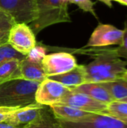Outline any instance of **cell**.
I'll use <instances>...</instances> for the list:
<instances>
[{"mask_svg":"<svg viewBox=\"0 0 127 128\" xmlns=\"http://www.w3.org/2000/svg\"><path fill=\"white\" fill-rule=\"evenodd\" d=\"M82 52L94 58L91 63L85 65L86 82L113 81L121 78L127 70V62L117 56L111 47L91 48Z\"/></svg>","mask_w":127,"mask_h":128,"instance_id":"obj_1","label":"cell"},{"mask_svg":"<svg viewBox=\"0 0 127 128\" xmlns=\"http://www.w3.org/2000/svg\"><path fill=\"white\" fill-rule=\"evenodd\" d=\"M39 82L14 80L0 85V106L24 107L36 104L35 92Z\"/></svg>","mask_w":127,"mask_h":128,"instance_id":"obj_2","label":"cell"},{"mask_svg":"<svg viewBox=\"0 0 127 128\" xmlns=\"http://www.w3.org/2000/svg\"><path fill=\"white\" fill-rule=\"evenodd\" d=\"M38 16L29 23V27L37 35L46 27L61 22H70L68 2L64 0H37Z\"/></svg>","mask_w":127,"mask_h":128,"instance_id":"obj_3","label":"cell"},{"mask_svg":"<svg viewBox=\"0 0 127 128\" xmlns=\"http://www.w3.org/2000/svg\"><path fill=\"white\" fill-rule=\"evenodd\" d=\"M0 10L10 15L16 23H31L38 16L37 0H0Z\"/></svg>","mask_w":127,"mask_h":128,"instance_id":"obj_4","label":"cell"},{"mask_svg":"<svg viewBox=\"0 0 127 128\" xmlns=\"http://www.w3.org/2000/svg\"><path fill=\"white\" fill-rule=\"evenodd\" d=\"M124 29L111 24H99L91 34L85 47L100 48L113 45L120 46L124 39Z\"/></svg>","mask_w":127,"mask_h":128,"instance_id":"obj_5","label":"cell"},{"mask_svg":"<svg viewBox=\"0 0 127 128\" xmlns=\"http://www.w3.org/2000/svg\"><path fill=\"white\" fill-rule=\"evenodd\" d=\"M7 44L16 52L28 56L36 46L35 34L25 23H15L9 34Z\"/></svg>","mask_w":127,"mask_h":128,"instance_id":"obj_6","label":"cell"},{"mask_svg":"<svg viewBox=\"0 0 127 128\" xmlns=\"http://www.w3.org/2000/svg\"><path fill=\"white\" fill-rule=\"evenodd\" d=\"M40 63L47 77L67 73L77 66L76 58L66 52L45 55Z\"/></svg>","mask_w":127,"mask_h":128,"instance_id":"obj_7","label":"cell"},{"mask_svg":"<svg viewBox=\"0 0 127 128\" xmlns=\"http://www.w3.org/2000/svg\"><path fill=\"white\" fill-rule=\"evenodd\" d=\"M70 89L62 84L48 78L42 81L35 92V101L43 106H51L58 104Z\"/></svg>","mask_w":127,"mask_h":128,"instance_id":"obj_8","label":"cell"},{"mask_svg":"<svg viewBox=\"0 0 127 128\" xmlns=\"http://www.w3.org/2000/svg\"><path fill=\"white\" fill-rule=\"evenodd\" d=\"M64 128H127V122L107 114L93 113L76 122L58 121Z\"/></svg>","mask_w":127,"mask_h":128,"instance_id":"obj_9","label":"cell"},{"mask_svg":"<svg viewBox=\"0 0 127 128\" xmlns=\"http://www.w3.org/2000/svg\"><path fill=\"white\" fill-rule=\"evenodd\" d=\"M57 104L70 106L91 113L106 114L107 110V104L99 102L87 94L79 92H74L71 90L70 92Z\"/></svg>","mask_w":127,"mask_h":128,"instance_id":"obj_10","label":"cell"},{"mask_svg":"<svg viewBox=\"0 0 127 128\" xmlns=\"http://www.w3.org/2000/svg\"><path fill=\"white\" fill-rule=\"evenodd\" d=\"M44 111V106L37 103L17 108L8 116L5 123L13 126L23 127L40 119Z\"/></svg>","mask_w":127,"mask_h":128,"instance_id":"obj_11","label":"cell"},{"mask_svg":"<svg viewBox=\"0 0 127 128\" xmlns=\"http://www.w3.org/2000/svg\"><path fill=\"white\" fill-rule=\"evenodd\" d=\"M47 78L56 81L70 89L76 88L86 82L85 65L77 64L75 68L67 73L50 76Z\"/></svg>","mask_w":127,"mask_h":128,"instance_id":"obj_12","label":"cell"},{"mask_svg":"<svg viewBox=\"0 0 127 128\" xmlns=\"http://www.w3.org/2000/svg\"><path fill=\"white\" fill-rule=\"evenodd\" d=\"M49 107L55 119L63 122H76L93 114L64 104H54Z\"/></svg>","mask_w":127,"mask_h":128,"instance_id":"obj_13","label":"cell"},{"mask_svg":"<svg viewBox=\"0 0 127 128\" xmlns=\"http://www.w3.org/2000/svg\"><path fill=\"white\" fill-rule=\"evenodd\" d=\"M19 69L22 80L40 83L47 78L40 62L33 61L27 57L20 61Z\"/></svg>","mask_w":127,"mask_h":128,"instance_id":"obj_14","label":"cell"},{"mask_svg":"<svg viewBox=\"0 0 127 128\" xmlns=\"http://www.w3.org/2000/svg\"><path fill=\"white\" fill-rule=\"evenodd\" d=\"M70 90L74 92L87 94L91 98L107 105L114 101L108 90L101 83L86 82L79 86L71 88Z\"/></svg>","mask_w":127,"mask_h":128,"instance_id":"obj_15","label":"cell"},{"mask_svg":"<svg viewBox=\"0 0 127 128\" xmlns=\"http://www.w3.org/2000/svg\"><path fill=\"white\" fill-rule=\"evenodd\" d=\"M19 63L20 60L12 59L0 65V85L14 80H22Z\"/></svg>","mask_w":127,"mask_h":128,"instance_id":"obj_16","label":"cell"},{"mask_svg":"<svg viewBox=\"0 0 127 128\" xmlns=\"http://www.w3.org/2000/svg\"><path fill=\"white\" fill-rule=\"evenodd\" d=\"M109 92L114 101L127 98V80L122 78L101 83Z\"/></svg>","mask_w":127,"mask_h":128,"instance_id":"obj_17","label":"cell"},{"mask_svg":"<svg viewBox=\"0 0 127 128\" xmlns=\"http://www.w3.org/2000/svg\"><path fill=\"white\" fill-rule=\"evenodd\" d=\"M15 23L10 15L0 10V46L7 44L10 31Z\"/></svg>","mask_w":127,"mask_h":128,"instance_id":"obj_18","label":"cell"},{"mask_svg":"<svg viewBox=\"0 0 127 128\" xmlns=\"http://www.w3.org/2000/svg\"><path fill=\"white\" fill-rule=\"evenodd\" d=\"M106 114L121 120L127 119V102L113 101L109 104Z\"/></svg>","mask_w":127,"mask_h":128,"instance_id":"obj_19","label":"cell"},{"mask_svg":"<svg viewBox=\"0 0 127 128\" xmlns=\"http://www.w3.org/2000/svg\"><path fill=\"white\" fill-rule=\"evenodd\" d=\"M24 128H64L55 118L50 116L45 110L42 117L38 121L25 125Z\"/></svg>","mask_w":127,"mask_h":128,"instance_id":"obj_20","label":"cell"},{"mask_svg":"<svg viewBox=\"0 0 127 128\" xmlns=\"http://www.w3.org/2000/svg\"><path fill=\"white\" fill-rule=\"evenodd\" d=\"M25 56L16 52L8 44L0 46V65L12 59H19L22 61L25 58Z\"/></svg>","mask_w":127,"mask_h":128,"instance_id":"obj_21","label":"cell"},{"mask_svg":"<svg viewBox=\"0 0 127 128\" xmlns=\"http://www.w3.org/2000/svg\"><path fill=\"white\" fill-rule=\"evenodd\" d=\"M124 39L122 41V44L118 46V47L112 48L114 53L126 61L127 62V19L124 22Z\"/></svg>","mask_w":127,"mask_h":128,"instance_id":"obj_22","label":"cell"},{"mask_svg":"<svg viewBox=\"0 0 127 128\" xmlns=\"http://www.w3.org/2000/svg\"><path fill=\"white\" fill-rule=\"evenodd\" d=\"M68 2L69 3L76 4L80 9H82L85 12H89L96 18H97L94 8V5L95 3L92 2V0H68Z\"/></svg>","mask_w":127,"mask_h":128,"instance_id":"obj_23","label":"cell"},{"mask_svg":"<svg viewBox=\"0 0 127 128\" xmlns=\"http://www.w3.org/2000/svg\"><path fill=\"white\" fill-rule=\"evenodd\" d=\"M18 107H4L0 106V123L5 122L8 116Z\"/></svg>","mask_w":127,"mask_h":128,"instance_id":"obj_24","label":"cell"},{"mask_svg":"<svg viewBox=\"0 0 127 128\" xmlns=\"http://www.w3.org/2000/svg\"><path fill=\"white\" fill-rule=\"evenodd\" d=\"M25 126L22 127V126H13L11 124H9L5 122H1L0 123V128H24Z\"/></svg>","mask_w":127,"mask_h":128,"instance_id":"obj_25","label":"cell"},{"mask_svg":"<svg viewBox=\"0 0 127 128\" xmlns=\"http://www.w3.org/2000/svg\"><path fill=\"white\" fill-rule=\"evenodd\" d=\"M98 1L104 3L109 8H112V1H114V0H98Z\"/></svg>","mask_w":127,"mask_h":128,"instance_id":"obj_26","label":"cell"},{"mask_svg":"<svg viewBox=\"0 0 127 128\" xmlns=\"http://www.w3.org/2000/svg\"><path fill=\"white\" fill-rule=\"evenodd\" d=\"M117 2H119L120 4H123V5H125L127 6V0H114Z\"/></svg>","mask_w":127,"mask_h":128,"instance_id":"obj_27","label":"cell"},{"mask_svg":"<svg viewBox=\"0 0 127 128\" xmlns=\"http://www.w3.org/2000/svg\"><path fill=\"white\" fill-rule=\"evenodd\" d=\"M121 78L122 79H124V80H127V70L123 74V76H121Z\"/></svg>","mask_w":127,"mask_h":128,"instance_id":"obj_28","label":"cell"},{"mask_svg":"<svg viewBox=\"0 0 127 128\" xmlns=\"http://www.w3.org/2000/svg\"><path fill=\"white\" fill-rule=\"evenodd\" d=\"M120 101H125V102H127V98H125V99H124L122 100H120Z\"/></svg>","mask_w":127,"mask_h":128,"instance_id":"obj_29","label":"cell"},{"mask_svg":"<svg viewBox=\"0 0 127 128\" xmlns=\"http://www.w3.org/2000/svg\"><path fill=\"white\" fill-rule=\"evenodd\" d=\"M122 121H124V122H127V119H124V120H122Z\"/></svg>","mask_w":127,"mask_h":128,"instance_id":"obj_30","label":"cell"}]
</instances>
